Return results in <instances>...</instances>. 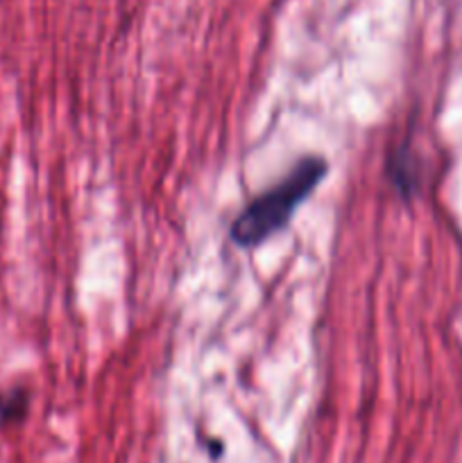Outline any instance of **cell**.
<instances>
[{"instance_id": "obj_1", "label": "cell", "mask_w": 462, "mask_h": 463, "mask_svg": "<svg viewBox=\"0 0 462 463\" xmlns=\"http://www.w3.org/2000/svg\"><path fill=\"white\" fill-rule=\"evenodd\" d=\"M329 163L322 156H306L270 190L243 208L231 224L229 235L234 244L243 249H254L284 231L293 220L294 211L311 197L313 190L324 181Z\"/></svg>"}, {"instance_id": "obj_2", "label": "cell", "mask_w": 462, "mask_h": 463, "mask_svg": "<svg viewBox=\"0 0 462 463\" xmlns=\"http://www.w3.org/2000/svg\"><path fill=\"white\" fill-rule=\"evenodd\" d=\"M27 410V398L23 393H3L0 392V428L21 419Z\"/></svg>"}]
</instances>
